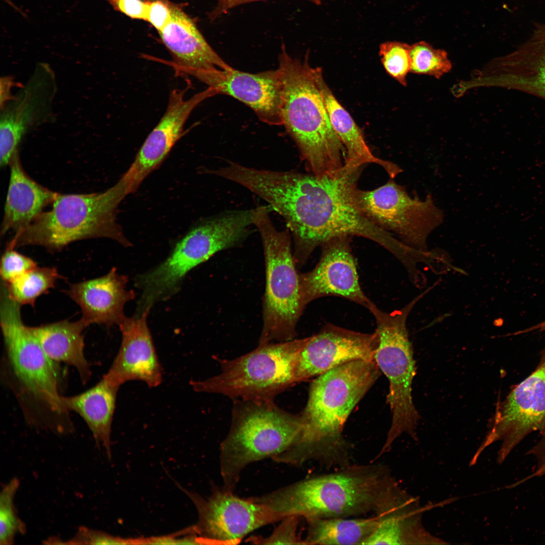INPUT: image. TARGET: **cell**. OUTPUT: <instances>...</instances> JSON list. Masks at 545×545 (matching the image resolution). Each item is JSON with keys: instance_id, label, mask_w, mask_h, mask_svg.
<instances>
[{"instance_id": "29", "label": "cell", "mask_w": 545, "mask_h": 545, "mask_svg": "<svg viewBox=\"0 0 545 545\" xmlns=\"http://www.w3.org/2000/svg\"><path fill=\"white\" fill-rule=\"evenodd\" d=\"M305 544H363L377 525L374 515L367 518L309 517Z\"/></svg>"}, {"instance_id": "44", "label": "cell", "mask_w": 545, "mask_h": 545, "mask_svg": "<svg viewBox=\"0 0 545 545\" xmlns=\"http://www.w3.org/2000/svg\"><path fill=\"white\" fill-rule=\"evenodd\" d=\"M423 253V254H424V258H425V257H426V255H426V254L425 253ZM411 277H412V278H413V277H414V276H415V274H413V275H411Z\"/></svg>"}, {"instance_id": "35", "label": "cell", "mask_w": 545, "mask_h": 545, "mask_svg": "<svg viewBox=\"0 0 545 545\" xmlns=\"http://www.w3.org/2000/svg\"><path fill=\"white\" fill-rule=\"evenodd\" d=\"M36 266L37 264L31 258L18 252L15 249L6 247L1 259V280L8 282Z\"/></svg>"}, {"instance_id": "20", "label": "cell", "mask_w": 545, "mask_h": 545, "mask_svg": "<svg viewBox=\"0 0 545 545\" xmlns=\"http://www.w3.org/2000/svg\"><path fill=\"white\" fill-rule=\"evenodd\" d=\"M148 312L126 317L119 325L122 342L118 353L103 376L120 388L131 380L145 383L148 387L159 386L162 371L147 323Z\"/></svg>"}, {"instance_id": "26", "label": "cell", "mask_w": 545, "mask_h": 545, "mask_svg": "<svg viewBox=\"0 0 545 545\" xmlns=\"http://www.w3.org/2000/svg\"><path fill=\"white\" fill-rule=\"evenodd\" d=\"M316 75L332 127L346 150L343 167L355 169L368 164H376L383 168L391 178H395L401 172L400 168L392 162L379 158L372 154L361 130L338 101L325 82L320 68H316Z\"/></svg>"}, {"instance_id": "32", "label": "cell", "mask_w": 545, "mask_h": 545, "mask_svg": "<svg viewBox=\"0 0 545 545\" xmlns=\"http://www.w3.org/2000/svg\"><path fill=\"white\" fill-rule=\"evenodd\" d=\"M19 485V480L14 477L5 485L1 492V545L12 544L17 534L26 532V525L18 515L14 504L15 496Z\"/></svg>"}, {"instance_id": "39", "label": "cell", "mask_w": 545, "mask_h": 545, "mask_svg": "<svg viewBox=\"0 0 545 545\" xmlns=\"http://www.w3.org/2000/svg\"><path fill=\"white\" fill-rule=\"evenodd\" d=\"M265 0H217V3L212 11L209 13L211 20H214L227 12L242 5L248 3ZM316 5H320L322 0H305ZM334 1V0H329Z\"/></svg>"}, {"instance_id": "16", "label": "cell", "mask_w": 545, "mask_h": 545, "mask_svg": "<svg viewBox=\"0 0 545 545\" xmlns=\"http://www.w3.org/2000/svg\"><path fill=\"white\" fill-rule=\"evenodd\" d=\"M351 236L333 238L320 246L318 263L311 270L299 274L302 306L325 296H337L367 309L373 303L364 294L359 281L355 259L351 249Z\"/></svg>"}, {"instance_id": "8", "label": "cell", "mask_w": 545, "mask_h": 545, "mask_svg": "<svg viewBox=\"0 0 545 545\" xmlns=\"http://www.w3.org/2000/svg\"><path fill=\"white\" fill-rule=\"evenodd\" d=\"M424 294L423 292L402 308L391 312L383 311L374 303L368 309L375 320L378 339L374 360L389 382L387 402L392 413L391 426L380 455L388 452L395 441L403 433L417 440L416 428L420 416L412 395L416 367L406 321L411 310Z\"/></svg>"}, {"instance_id": "27", "label": "cell", "mask_w": 545, "mask_h": 545, "mask_svg": "<svg viewBox=\"0 0 545 545\" xmlns=\"http://www.w3.org/2000/svg\"><path fill=\"white\" fill-rule=\"evenodd\" d=\"M119 387L103 376L94 386L80 394L62 396L64 408L79 414L90 430L96 443L111 458V433Z\"/></svg>"}, {"instance_id": "9", "label": "cell", "mask_w": 545, "mask_h": 545, "mask_svg": "<svg viewBox=\"0 0 545 545\" xmlns=\"http://www.w3.org/2000/svg\"><path fill=\"white\" fill-rule=\"evenodd\" d=\"M270 210L269 206L263 205L254 208L253 225L261 238L266 264L263 323L259 345L293 340L304 309L289 231L276 229Z\"/></svg>"}, {"instance_id": "4", "label": "cell", "mask_w": 545, "mask_h": 545, "mask_svg": "<svg viewBox=\"0 0 545 545\" xmlns=\"http://www.w3.org/2000/svg\"><path fill=\"white\" fill-rule=\"evenodd\" d=\"M293 58L284 44L279 69L284 84L283 125L310 173L334 176L342 170L346 150L333 130L316 79V68Z\"/></svg>"}, {"instance_id": "25", "label": "cell", "mask_w": 545, "mask_h": 545, "mask_svg": "<svg viewBox=\"0 0 545 545\" xmlns=\"http://www.w3.org/2000/svg\"><path fill=\"white\" fill-rule=\"evenodd\" d=\"M500 86L545 98V23L537 24L528 40L499 60Z\"/></svg>"}, {"instance_id": "12", "label": "cell", "mask_w": 545, "mask_h": 545, "mask_svg": "<svg viewBox=\"0 0 545 545\" xmlns=\"http://www.w3.org/2000/svg\"><path fill=\"white\" fill-rule=\"evenodd\" d=\"M352 198L357 208L371 223L396 235L408 246L428 253V236L443 220L442 210L430 195L424 200L412 198L391 178L372 190H360L356 186Z\"/></svg>"}, {"instance_id": "23", "label": "cell", "mask_w": 545, "mask_h": 545, "mask_svg": "<svg viewBox=\"0 0 545 545\" xmlns=\"http://www.w3.org/2000/svg\"><path fill=\"white\" fill-rule=\"evenodd\" d=\"M445 504L421 505L418 498L406 499L382 513L377 526L363 544H446L448 542L431 534L424 527L422 516L433 508Z\"/></svg>"}, {"instance_id": "28", "label": "cell", "mask_w": 545, "mask_h": 545, "mask_svg": "<svg viewBox=\"0 0 545 545\" xmlns=\"http://www.w3.org/2000/svg\"><path fill=\"white\" fill-rule=\"evenodd\" d=\"M88 325L81 318L75 321L63 320L31 326L45 354L53 361L64 362L75 368L83 383L91 375L84 353L83 332Z\"/></svg>"}, {"instance_id": "37", "label": "cell", "mask_w": 545, "mask_h": 545, "mask_svg": "<svg viewBox=\"0 0 545 545\" xmlns=\"http://www.w3.org/2000/svg\"><path fill=\"white\" fill-rule=\"evenodd\" d=\"M148 3L147 22L157 32L170 21L173 2L169 0H145Z\"/></svg>"}, {"instance_id": "17", "label": "cell", "mask_w": 545, "mask_h": 545, "mask_svg": "<svg viewBox=\"0 0 545 545\" xmlns=\"http://www.w3.org/2000/svg\"><path fill=\"white\" fill-rule=\"evenodd\" d=\"M184 92L173 90L167 110L149 134L128 170L118 181L126 195L134 193L143 181L156 169L181 137L184 125L194 109L202 101L216 94L212 88L188 99Z\"/></svg>"}, {"instance_id": "7", "label": "cell", "mask_w": 545, "mask_h": 545, "mask_svg": "<svg viewBox=\"0 0 545 545\" xmlns=\"http://www.w3.org/2000/svg\"><path fill=\"white\" fill-rule=\"evenodd\" d=\"M246 210L229 211L210 219L189 231L175 246L167 258L152 270L137 276L141 291L135 313L149 312L157 302L166 300L179 290L191 269L216 252L237 245L246 238L252 225Z\"/></svg>"}, {"instance_id": "22", "label": "cell", "mask_w": 545, "mask_h": 545, "mask_svg": "<svg viewBox=\"0 0 545 545\" xmlns=\"http://www.w3.org/2000/svg\"><path fill=\"white\" fill-rule=\"evenodd\" d=\"M173 58V66L189 74L197 71L232 67L213 49L194 21L180 5L173 3L171 17L158 32Z\"/></svg>"}, {"instance_id": "10", "label": "cell", "mask_w": 545, "mask_h": 545, "mask_svg": "<svg viewBox=\"0 0 545 545\" xmlns=\"http://www.w3.org/2000/svg\"><path fill=\"white\" fill-rule=\"evenodd\" d=\"M309 339L259 345L234 359L216 358L221 373L205 380L191 381L190 385L196 392L219 394L235 400H273L296 383V361Z\"/></svg>"}, {"instance_id": "15", "label": "cell", "mask_w": 545, "mask_h": 545, "mask_svg": "<svg viewBox=\"0 0 545 545\" xmlns=\"http://www.w3.org/2000/svg\"><path fill=\"white\" fill-rule=\"evenodd\" d=\"M545 424V361L517 385L499 404L492 427L476 451L471 463L492 444L502 441L498 461L502 462L527 435Z\"/></svg>"}, {"instance_id": "40", "label": "cell", "mask_w": 545, "mask_h": 545, "mask_svg": "<svg viewBox=\"0 0 545 545\" xmlns=\"http://www.w3.org/2000/svg\"><path fill=\"white\" fill-rule=\"evenodd\" d=\"M1 100L0 106H2L10 100L13 94L11 89L15 85V82L11 77L5 76L1 78Z\"/></svg>"}, {"instance_id": "3", "label": "cell", "mask_w": 545, "mask_h": 545, "mask_svg": "<svg viewBox=\"0 0 545 545\" xmlns=\"http://www.w3.org/2000/svg\"><path fill=\"white\" fill-rule=\"evenodd\" d=\"M406 494L387 465L371 463L350 464L250 499L281 519L291 515L350 518L379 514Z\"/></svg>"}, {"instance_id": "6", "label": "cell", "mask_w": 545, "mask_h": 545, "mask_svg": "<svg viewBox=\"0 0 545 545\" xmlns=\"http://www.w3.org/2000/svg\"><path fill=\"white\" fill-rule=\"evenodd\" d=\"M302 428L301 416L282 410L273 400H235L230 429L220 447L223 488L233 492L247 466L288 450Z\"/></svg>"}, {"instance_id": "24", "label": "cell", "mask_w": 545, "mask_h": 545, "mask_svg": "<svg viewBox=\"0 0 545 545\" xmlns=\"http://www.w3.org/2000/svg\"><path fill=\"white\" fill-rule=\"evenodd\" d=\"M10 176L1 225V235L10 230L15 233L27 228L51 204L58 193L40 185L24 170L19 152L9 164Z\"/></svg>"}, {"instance_id": "19", "label": "cell", "mask_w": 545, "mask_h": 545, "mask_svg": "<svg viewBox=\"0 0 545 545\" xmlns=\"http://www.w3.org/2000/svg\"><path fill=\"white\" fill-rule=\"evenodd\" d=\"M377 334L355 332L328 323L310 339L299 353L294 369L295 383L308 379L345 363L375 360Z\"/></svg>"}, {"instance_id": "1", "label": "cell", "mask_w": 545, "mask_h": 545, "mask_svg": "<svg viewBox=\"0 0 545 545\" xmlns=\"http://www.w3.org/2000/svg\"><path fill=\"white\" fill-rule=\"evenodd\" d=\"M363 169L343 168L336 176L323 177L289 171L278 183L271 204L291 232L297 265L305 264L325 241L344 235L372 240L399 260L406 255L407 246L371 223L353 201L352 190Z\"/></svg>"}, {"instance_id": "31", "label": "cell", "mask_w": 545, "mask_h": 545, "mask_svg": "<svg viewBox=\"0 0 545 545\" xmlns=\"http://www.w3.org/2000/svg\"><path fill=\"white\" fill-rule=\"evenodd\" d=\"M410 58V73L416 74L440 79L452 67L445 50L436 49L425 41L411 45Z\"/></svg>"}, {"instance_id": "11", "label": "cell", "mask_w": 545, "mask_h": 545, "mask_svg": "<svg viewBox=\"0 0 545 545\" xmlns=\"http://www.w3.org/2000/svg\"><path fill=\"white\" fill-rule=\"evenodd\" d=\"M0 320L8 360L22 393L54 416H66L59 393L58 363L44 352L31 326L22 318L21 305L1 286Z\"/></svg>"}, {"instance_id": "43", "label": "cell", "mask_w": 545, "mask_h": 545, "mask_svg": "<svg viewBox=\"0 0 545 545\" xmlns=\"http://www.w3.org/2000/svg\"><path fill=\"white\" fill-rule=\"evenodd\" d=\"M419 252H420V251H419ZM421 253H422V259H424V254H423V253H422V252H421ZM421 261H422V260H421ZM415 271H416V270H415V271L413 272H411V273H409V274H410V275H412L415 274V272H415Z\"/></svg>"}, {"instance_id": "5", "label": "cell", "mask_w": 545, "mask_h": 545, "mask_svg": "<svg viewBox=\"0 0 545 545\" xmlns=\"http://www.w3.org/2000/svg\"><path fill=\"white\" fill-rule=\"evenodd\" d=\"M126 196L117 182L104 192L58 194L51 208L42 212L26 229L15 233L7 246H42L60 251L76 241L106 238L130 246L116 221L120 203Z\"/></svg>"}, {"instance_id": "34", "label": "cell", "mask_w": 545, "mask_h": 545, "mask_svg": "<svg viewBox=\"0 0 545 545\" xmlns=\"http://www.w3.org/2000/svg\"><path fill=\"white\" fill-rule=\"evenodd\" d=\"M300 517L296 515L283 518L271 534L266 537H251L248 541L259 544H305L298 536L297 529Z\"/></svg>"}, {"instance_id": "36", "label": "cell", "mask_w": 545, "mask_h": 545, "mask_svg": "<svg viewBox=\"0 0 545 545\" xmlns=\"http://www.w3.org/2000/svg\"><path fill=\"white\" fill-rule=\"evenodd\" d=\"M66 544H136V538H124L85 526L78 528L75 536Z\"/></svg>"}, {"instance_id": "30", "label": "cell", "mask_w": 545, "mask_h": 545, "mask_svg": "<svg viewBox=\"0 0 545 545\" xmlns=\"http://www.w3.org/2000/svg\"><path fill=\"white\" fill-rule=\"evenodd\" d=\"M62 278L56 267L38 266L8 282H3L10 297L20 305H33L40 295L48 293Z\"/></svg>"}, {"instance_id": "2", "label": "cell", "mask_w": 545, "mask_h": 545, "mask_svg": "<svg viewBox=\"0 0 545 545\" xmlns=\"http://www.w3.org/2000/svg\"><path fill=\"white\" fill-rule=\"evenodd\" d=\"M380 371L375 360H357L319 375L310 385L301 415L299 440L274 461L298 467L310 461L329 468L351 464V445L343 435L344 424Z\"/></svg>"}, {"instance_id": "13", "label": "cell", "mask_w": 545, "mask_h": 545, "mask_svg": "<svg viewBox=\"0 0 545 545\" xmlns=\"http://www.w3.org/2000/svg\"><path fill=\"white\" fill-rule=\"evenodd\" d=\"M58 88L51 66L38 63L26 84L1 106L0 166L5 167L18 151L24 136L53 121V103Z\"/></svg>"}, {"instance_id": "14", "label": "cell", "mask_w": 545, "mask_h": 545, "mask_svg": "<svg viewBox=\"0 0 545 545\" xmlns=\"http://www.w3.org/2000/svg\"><path fill=\"white\" fill-rule=\"evenodd\" d=\"M187 493L198 511L194 527L203 544H237L256 529L281 520L265 505L223 488H214L206 498Z\"/></svg>"}, {"instance_id": "33", "label": "cell", "mask_w": 545, "mask_h": 545, "mask_svg": "<svg viewBox=\"0 0 545 545\" xmlns=\"http://www.w3.org/2000/svg\"><path fill=\"white\" fill-rule=\"evenodd\" d=\"M411 45L399 41H386L379 46V54L387 73L403 86L410 72Z\"/></svg>"}, {"instance_id": "18", "label": "cell", "mask_w": 545, "mask_h": 545, "mask_svg": "<svg viewBox=\"0 0 545 545\" xmlns=\"http://www.w3.org/2000/svg\"><path fill=\"white\" fill-rule=\"evenodd\" d=\"M195 77L217 94L228 95L249 106L263 122L283 125L284 84L279 69L251 74L215 69L192 72Z\"/></svg>"}, {"instance_id": "41", "label": "cell", "mask_w": 545, "mask_h": 545, "mask_svg": "<svg viewBox=\"0 0 545 545\" xmlns=\"http://www.w3.org/2000/svg\"><path fill=\"white\" fill-rule=\"evenodd\" d=\"M537 457L538 461L537 469L534 476L540 475L545 473V438L538 444L531 451Z\"/></svg>"}, {"instance_id": "21", "label": "cell", "mask_w": 545, "mask_h": 545, "mask_svg": "<svg viewBox=\"0 0 545 545\" xmlns=\"http://www.w3.org/2000/svg\"><path fill=\"white\" fill-rule=\"evenodd\" d=\"M128 278L113 267L103 276L70 284L64 292L80 307L81 318L92 323L111 327L119 325L126 317L125 304L135 298L127 289Z\"/></svg>"}, {"instance_id": "38", "label": "cell", "mask_w": 545, "mask_h": 545, "mask_svg": "<svg viewBox=\"0 0 545 545\" xmlns=\"http://www.w3.org/2000/svg\"><path fill=\"white\" fill-rule=\"evenodd\" d=\"M113 8L133 19L146 21L148 3L145 0H106Z\"/></svg>"}, {"instance_id": "42", "label": "cell", "mask_w": 545, "mask_h": 545, "mask_svg": "<svg viewBox=\"0 0 545 545\" xmlns=\"http://www.w3.org/2000/svg\"><path fill=\"white\" fill-rule=\"evenodd\" d=\"M539 328H543L544 329H545V323H542L541 325H540ZM541 359V360L540 362L545 361V348L542 351Z\"/></svg>"}]
</instances>
